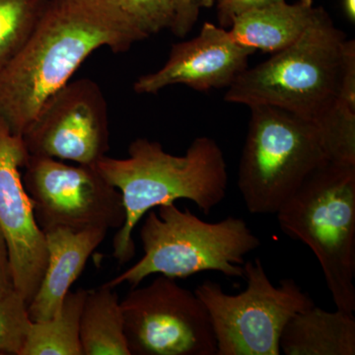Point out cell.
<instances>
[{"label": "cell", "mask_w": 355, "mask_h": 355, "mask_svg": "<svg viewBox=\"0 0 355 355\" xmlns=\"http://www.w3.org/2000/svg\"><path fill=\"white\" fill-rule=\"evenodd\" d=\"M279 347L286 355H354V313L316 305L301 311L284 327Z\"/></svg>", "instance_id": "15"}, {"label": "cell", "mask_w": 355, "mask_h": 355, "mask_svg": "<svg viewBox=\"0 0 355 355\" xmlns=\"http://www.w3.org/2000/svg\"><path fill=\"white\" fill-rule=\"evenodd\" d=\"M249 108L238 189L250 214H277L313 173L331 162L326 133L319 121L287 110Z\"/></svg>", "instance_id": "5"}, {"label": "cell", "mask_w": 355, "mask_h": 355, "mask_svg": "<svg viewBox=\"0 0 355 355\" xmlns=\"http://www.w3.org/2000/svg\"><path fill=\"white\" fill-rule=\"evenodd\" d=\"M130 355H216L209 313L195 291L161 275L121 301Z\"/></svg>", "instance_id": "8"}, {"label": "cell", "mask_w": 355, "mask_h": 355, "mask_svg": "<svg viewBox=\"0 0 355 355\" xmlns=\"http://www.w3.org/2000/svg\"><path fill=\"white\" fill-rule=\"evenodd\" d=\"M244 275L246 289L234 295L211 280L196 288L209 315L216 355H279L284 327L314 301L295 280L273 286L261 259L245 261Z\"/></svg>", "instance_id": "7"}, {"label": "cell", "mask_w": 355, "mask_h": 355, "mask_svg": "<svg viewBox=\"0 0 355 355\" xmlns=\"http://www.w3.org/2000/svg\"><path fill=\"white\" fill-rule=\"evenodd\" d=\"M214 0H175V18L171 31L175 36L183 38L197 22L202 8L214 6Z\"/></svg>", "instance_id": "21"}, {"label": "cell", "mask_w": 355, "mask_h": 355, "mask_svg": "<svg viewBox=\"0 0 355 355\" xmlns=\"http://www.w3.org/2000/svg\"><path fill=\"white\" fill-rule=\"evenodd\" d=\"M119 6L147 37L171 29L175 0H116Z\"/></svg>", "instance_id": "20"}, {"label": "cell", "mask_w": 355, "mask_h": 355, "mask_svg": "<svg viewBox=\"0 0 355 355\" xmlns=\"http://www.w3.org/2000/svg\"><path fill=\"white\" fill-rule=\"evenodd\" d=\"M28 157L22 137L0 118V229L8 246L15 291L29 305L43 279L48 249L21 175Z\"/></svg>", "instance_id": "11"}, {"label": "cell", "mask_w": 355, "mask_h": 355, "mask_svg": "<svg viewBox=\"0 0 355 355\" xmlns=\"http://www.w3.org/2000/svg\"><path fill=\"white\" fill-rule=\"evenodd\" d=\"M46 3L48 0H0V70L27 43Z\"/></svg>", "instance_id": "18"}, {"label": "cell", "mask_w": 355, "mask_h": 355, "mask_svg": "<svg viewBox=\"0 0 355 355\" xmlns=\"http://www.w3.org/2000/svg\"><path fill=\"white\" fill-rule=\"evenodd\" d=\"M146 38L116 0H48L27 43L0 70V118L22 135L91 53H123Z\"/></svg>", "instance_id": "1"}, {"label": "cell", "mask_w": 355, "mask_h": 355, "mask_svg": "<svg viewBox=\"0 0 355 355\" xmlns=\"http://www.w3.org/2000/svg\"><path fill=\"white\" fill-rule=\"evenodd\" d=\"M95 168L123 198L125 219L113 240V257L121 266L135 257L133 231L151 209L189 200L207 216L227 195L223 151L207 137H197L183 156L166 153L159 142L137 139L128 147V158L106 155Z\"/></svg>", "instance_id": "2"}, {"label": "cell", "mask_w": 355, "mask_h": 355, "mask_svg": "<svg viewBox=\"0 0 355 355\" xmlns=\"http://www.w3.org/2000/svg\"><path fill=\"white\" fill-rule=\"evenodd\" d=\"M21 137L29 155L95 166L110 148L101 88L88 78L69 81L44 103Z\"/></svg>", "instance_id": "10"}, {"label": "cell", "mask_w": 355, "mask_h": 355, "mask_svg": "<svg viewBox=\"0 0 355 355\" xmlns=\"http://www.w3.org/2000/svg\"><path fill=\"white\" fill-rule=\"evenodd\" d=\"M275 214L316 256L336 309L354 313L355 164L322 166Z\"/></svg>", "instance_id": "6"}, {"label": "cell", "mask_w": 355, "mask_h": 355, "mask_svg": "<svg viewBox=\"0 0 355 355\" xmlns=\"http://www.w3.org/2000/svg\"><path fill=\"white\" fill-rule=\"evenodd\" d=\"M254 53L238 44L229 30L207 22L197 37L175 44L167 62L139 77L133 89L139 94H156L176 84L197 91L229 87L248 69Z\"/></svg>", "instance_id": "12"}, {"label": "cell", "mask_w": 355, "mask_h": 355, "mask_svg": "<svg viewBox=\"0 0 355 355\" xmlns=\"http://www.w3.org/2000/svg\"><path fill=\"white\" fill-rule=\"evenodd\" d=\"M14 291H16L8 246L0 229V299L6 297Z\"/></svg>", "instance_id": "23"}, {"label": "cell", "mask_w": 355, "mask_h": 355, "mask_svg": "<svg viewBox=\"0 0 355 355\" xmlns=\"http://www.w3.org/2000/svg\"><path fill=\"white\" fill-rule=\"evenodd\" d=\"M322 7L313 0L284 1L243 14L230 27L231 36L238 44L263 53H275L300 38Z\"/></svg>", "instance_id": "14"}, {"label": "cell", "mask_w": 355, "mask_h": 355, "mask_svg": "<svg viewBox=\"0 0 355 355\" xmlns=\"http://www.w3.org/2000/svg\"><path fill=\"white\" fill-rule=\"evenodd\" d=\"M345 89H355V43L322 8L293 44L244 70L224 100L248 107L268 105L322 121Z\"/></svg>", "instance_id": "3"}, {"label": "cell", "mask_w": 355, "mask_h": 355, "mask_svg": "<svg viewBox=\"0 0 355 355\" xmlns=\"http://www.w3.org/2000/svg\"><path fill=\"white\" fill-rule=\"evenodd\" d=\"M23 184L42 230L120 229L125 219L120 191L95 166L29 155Z\"/></svg>", "instance_id": "9"}, {"label": "cell", "mask_w": 355, "mask_h": 355, "mask_svg": "<svg viewBox=\"0 0 355 355\" xmlns=\"http://www.w3.org/2000/svg\"><path fill=\"white\" fill-rule=\"evenodd\" d=\"M156 209L147 212L140 228L144 256L106 286L137 287L157 273L177 279L217 272L244 279L245 256L261 246V240L244 219L229 216L207 222L175 203Z\"/></svg>", "instance_id": "4"}, {"label": "cell", "mask_w": 355, "mask_h": 355, "mask_svg": "<svg viewBox=\"0 0 355 355\" xmlns=\"http://www.w3.org/2000/svg\"><path fill=\"white\" fill-rule=\"evenodd\" d=\"M31 322L28 304L17 292L0 299V355H21Z\"/></svg>", "instance_id": "19"}, {"label": "cell", "mask_w": 355, "mask_h": 355, "mask_svg": "<svg viewBox=\"0 0 355 355\" xmlns=\"http://www.w3.org/2000/svg\"><path fill=\"white\" fill-rule=\"evenodd\" d=\"M282 1L284 0H217L219 26L227 29L243 14Z\"/></svg>", "instance_id": "22"}, {"label": "cell", "mask_w": 355, "mask_h": 355, "mask_svg": "<svg viewBox=\"0 0 355 355\" xmlns=\"http://www.w3.org/2000/svg\"><path fill=\"white\" fill-rule=\"evenodd\" d=\"M343 12L352 23L355 21V0H343Z\"/></svg>", "instance_id": "24"}, {"label": "cell", "mask_w": 355, "mask_h": 355, "mask_svg": "<svg viewBox=\"0 0 355 355\" xmlns=\"http://www.w3.org/2000/svg\"><path fill=\"white\" fill-rule=\"evenodd\" d=\"M44 233L48 263L39 289L28 305L32 322L46 321L57 314L65 295L83 273L91 254L104 241L108 230L55 227Z\"/></svg>", "instance_id": "13"}, {"label": "cell", "mask_w": 355, "mask_h": 355, "mask_svg": "<svg viewBox=\"0 0 355 355\" xmlns=\"http://www.w3.org/2000/svg\"><path fill=\"white\" fill-rule=\"evenodd\" d=\"M87 291H70L55 316L31 322L21 355H83L79 326Z\"/></svg>", "instance_id": "17"}, {"label": "cell", "mask_w": 355, "mask_h": 355, "mask_svg": "<svg viewBox=\"0 0 355 355\" xmlns=\"http://www.w3.org/2000/svg\"><path fill=\"white\" fill-rule=\"evenodd\" d=\"M83 355H130L118 292L103 284L87 291L79 326Z\"/></svg>", "instance_id": "16"}]
</instances>
